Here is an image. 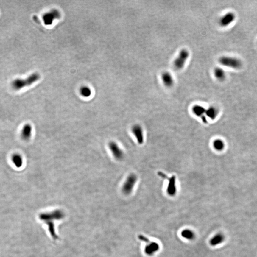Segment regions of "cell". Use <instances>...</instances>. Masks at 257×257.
Masks as SVG:
<instances>
[{
  "mask_svg": "<svg viewBox=\"0 0 257 257\" xmlns=\"http://www.w3.org/2000/svg\"><path fill=\"white\" fill-rule=\"evenodd\" d=\"M63 217L64 214L60 211H54L50 213H43L39 215L40 219L48 225L49 231L54 239H57L58 237L55 232L54 226L52 221L54 219H61Z\"/></svg>",
  "mask_w": 257,
  "mask_h": 257,
  "instance_id": "6da1fadb",
  "label": "cell"
},
{
  "mask_svg": "<svg viewBox=\"0 0 257 257\" xmlns=\"http://www.w3.org/2000/svg\"><path fill=\"white\" fill-rule=\"evenodd\" d=\"M40 75L37 73L32 74L25 79L17 78L12 81L11 86L16 91L29 86L37 82L40 79Z\"/></svg>",
  "mask_w": 257,
  "mask_h": 257,
  "instance_id": "7a4b0ae2",
  "label": "cell"
},
{
  "mask_svg": "<svg viewBox=\"0 0 257 257\" xmlns=\"http://www.w3.org/2000/svg\"><path fill=\"white\" fill-rule=\"evenodd\" d=\"M190 56V52L187 49H183L179 52L178 56L174 60V67L177 70H181L185 66Z\"/></svg>",
  "mask_w": 257,
  "mask_h": 257,
  "instance_id": "3957f363",
  "label": "cell"
},
{
  "mask_svg": "<svg viewBox=\"0 0 257 257\" xmlns=\"http://www.w3.org/2000/svg\"><path fill=\"white\" fill-rule=\"evenodd\" d=\"M219 62L224 66L231 68L232 69H238L242 67L241 60L237 58L229 56H222L219 58Z\"/></svg>",
  "mask_w": 257,
  "mask_h": 257,
  "instance_id": "277c9868",
  "label": "cell"
},
{
  "mask_svg": "<svg viewBox=\"0 0 257 257\" xmlns=\"http://www.w3.org/2000/svg\"><path fill=\"white\" fill-rule=\"evenodd\" d=\"M137 179V176L134 173L130 174L127 177L122 187V192L124 194L129 195L132 192Z\"/></svg>",
  "mask_w": 257,
  "mask_h": 257,
  "instance_id": "5b68a950",
  "label": "cell"
},
{
  "mask_svg": "<svg viewBox=\"0 0 257 257\" xmlns=\"http://www.w3.org/2000/svg\"><path fill=\"white\" fill-rule=\"evenodd\" d=\"M109 149L114 157L118 160H122L124 156L123 151L120 148L117 144L114 141H111L109 144Z\"/></svg>",
  "mask_w": 257,
  "mask_h": 257,
  "instance_id": "8992f818",
  "label": "cell"
},
{
  "mask_svg": "<svg viewBox=\"0 0 257 257\" xmlns=\"http://www.w3.org/2000/svg\"><path fill=\"white\" fill-rule=\"evenodd\" d=\"M132 131L138 144L141 145L144 144V130L141 126L138 124L134 125L132 127Z\"/></svg>",
  "mask_w": 257,
  "mask_h": 257,
  "instance_id": "52a82bcc",
  "label": "cell"
},
{
  "mask_svg": "<svg viewBox=\"0 0 257 257\" xmlns=\"http://www.w3.org/2000/svg\"><path fill=\"white\" fill-rule=\"evenodd\" d=\"M235 19V15L232 12H229L222 17L219 21V24L222 27H226L233 23Z\"/></svg>",
  "mask_w": 257,
  "mask_h": 257,
  "instance_id": "ba28073f",
  "label": "cell"
},
{
  "mask_svg": "<svg viewBox=\"0 0 257 257\" xmlns=\"http://www.w3.org/2000/svg\"><path fill=\"white\" fill-rule=\"evenodd\" d=\"M60 15V14L59 12L57 10H53L48 13H46L43 16V20L45 24L50 25L52 24V21L55 19L59 18Z\"/></svg>",
  "mask_w": 257,
  "mask_h": 257,
  "instance_id": "9c48e42d",
  "label": "cell"
},
{
  "mask_svg": "<svg viewBox=\"0 0 257 257\" xmlns=\"http://www.w3.org/2000/svg\"><path fill=\"white\" fill-rule=\"evenodd\" d=\"M161 80L162 82L165 86L170 88L173 86L174 83V80L172 74L169 71H165L161 74Z\"/></svg>",
  "mask_w": 257,
  "mask_h": 257,
  "instance_id": "30bf717a",
  "label": "cell"
},
{
  "mask_svg": "<svg viewBox=\"0 0 257 257\" xmlns=\"http://www.w3.org/2000/svg\"><path fill=\"white\" fill-rule=\"evenodd\" d=\"M176 177L172 176L170 178H168L169 183L167 187V193L171 196H173L176 193L177 189L176 186Z\"/></svg>",
  "mask_w": 257,
  "mask_h": 257,
  "instance_id": "8fae6325",
  "label": "cell"
},
{
  "mask_svg": "<svg viewBox=\"0 0 257 257\" xmlns=\"http://www.w3.org/2000/svg\"><path fill=\"white\" fill-rule=\"evenodd\" d=\"M32 134V127L29 124H26L24 125L21 132V137L23 140H29L31 138Z\"/></svg>",
  "mask_w": 257,
  "mask_h": 257,
  "instance_id": "7c38bea8",
  "label": "cell"
},
{
  "mask_svg": "<svg viewBox=\"0 0 257 257\" xmlns=\"http://www.w3.org/2000/svg\"><path fill=\"white\" fill-rule=\"evenodd\" d=\"M206 109L203 106L196 104L192 107V111L193 114L196 116L202 117L204 116L206 113Z\"/></svg>",
  "mask_w": 257,
  "mask_h": 257,
  "instance_id": "4fadbf2b",
  "label": "cell"
},
{
  "mask_svg": "<svg viewBox=\"0 0 257 257\" xmlns=\"http://www.w3.org/2000/svg\"><path fill=\"white\" fill-rule=\"evenodd\" d=\"M159 244L155 242H152L146 247L145 249V252L147 255H152L156 251L159 250Z\"/></svg>",
  "mask_w": 257,
  "mask_h": 257,
  "instance_id": "5bb4252c",
  "label": "cell"
},
{
  "mask_svg": "<svg viewBox=\"0 0 257 257\" xmlns=\"http://www.w3.org/2000/svg\"><path fill=\"white\" fill-rule=\"evenodd\" d=\"M224 239H225V237H224L223 235L222 234H218L215 235L210 240V244L212 246L217 245H219V244L222 243L224 241Z\"/></svg>",
  "mask_w": 257,
  "mask_h": 257,
  "instance_id": "9a60e30c",
  "label": "cell"
},
{
  "mask_svg": "<svg viewBox=\"0 0 257 257\" xmlns=\"http://www.w3.org/2000/svg\"><path fill=\"white\" fill-rule=\"evenodd\" d=\"M213 74L216 78L219 81H223L226 77L225 71L220 68H215L213 71Z\"/></svg>",
  "mask_w": 257,
  "mask_h": 257,
  "instance_id": "2e32d148",
  "label": "cell"
},
{
  "mask_svg": "<svg viewBox=\"0 0 257 257\" xmlns=\"http://www.w3.org/2000/svg\"><path fill=\"white\" fill-rule=\"evenodd\" d=\"M205 114L211 120H214L218 115V110L215 107L211 106L206 110Z\"/></svg>",
  "mask_w": 257,
  "mask_h": 257,
  "instance_id": "e0dca14e",
  "label": "cell"
},
{
  "mask_svg": "<svg viewBox=\"0 0 257 257\" xmlns=\"http://www.w3.org/2000/svg\"><path fill=\"white\" fill-rule=\"evenodd\" d=\"M12 160L13 163L17 168H20L23 165V158L19 154H15L13 155Z\"/></svg>",
  "mask_w": 257,
  "mask_h": 257,
  "instance_id": "ac0fdd59",
  "label": "cell"
},
{
  "mask_svg": "<svg viewBox=\"0 0 257 257\" xmlns=\"http://www.w3.org/2000/svg\"><path fill=\"white\" fill-rule=\"evenodd\" d=\"M213 147L217 151H222L224 149L225 144L220 139H216L213 142Z\"/></svg>",
  "mask_w": 257,
  "mask_h": 257,
  "instance_id": "d6986e66",
  "label": "cell"
},
{
  "mask_svg": "<svg viewBox=\"0 0 257 257\" xmlns=\"http://www.w3.org/2000/svg\"><path fill=\"white\" fill-rule=\"evenodd\" d=\"M181 236H183V238H185L187 239H194L195 237V234L193 233V231H191L190 230H183L181 232Z\"/></svg>",
  "mask_w": 257,
  "mask_h": 257,
  "instance_id": "ffe728a7",
  "label": "cell"
},
{
  "mask_svg": "<svg viewBox=\"0 0 257 257\" xmlns=\"http://www.w3.org/2000/svg\"><path fill=\"white\" fill-rule=\"evenodd\" d=\"M80 93L81 95L85 97H88L90 96L91 91V89L87 87H83L80 90Z\"/></svg>",
  "mask_w": 257,
  "mask_h": 257,
  "instance_id": "44dd1931",
  "label": "cell"
},
{
  "mask_svg": "<svg viewBox=\"0 0 257 257\" xmlns=\"http://www.w3.org/2000/svg\"><path fill=\"white\" fill-rule=\"evenodd\" d=\"M139 239L140 240L144 241V242H149V239H148L146 237H145L144 236H142V235H140V236H139Z\"/></svg>",
  "mask_w": 257,
  "mask_h": 257,
  "instance_id": "7402d4cb",
  "label": "cell"
},
{
  "mask_svg": "<svg viewBox=\"0 0 257 257\" xmlns=\"http://www.w3.org/2000/svg\"><path fill=\"white\" fill-rule=\"evenodd\" d=\"M201 118H202L203 122L205 123H207V119H206V117L204 115Z\"/></svg>",
  "mask_w": 257,
  "mask_h": 257,
  "instance_id": "603a6c76",
  "label": "cell"
}]
</instances>
